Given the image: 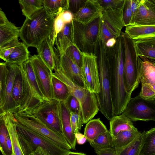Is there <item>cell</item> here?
<instances>
[{"instance_id":"6da1fadb","label":"cell","mask_w":155,"mask_h":155,"mask_svg":"<svg viewBox=\"0 0 155 155\" xmlns=\"http://www.w3.org/2000/svg\"><path fill=\"white\" fill-rule=\"evenodd\" d=\"M112 47L106 48L110 67V91L115 115L121 114L131 97L125 89L123 70L124 47L122 36Z\"/></svg>"},{"instance_id":"7a4b0ae2","label":"cell","mask_w":155,"mask_h":155,"mask_svg":"<svg viewBox=\"0 0 155 155\" xmlns=\"http://www.w3.org/2000/svg\"><path fill=\"white\" fill-rule=\"evenodd\" d=\"M55 17L50 15L44 7L25 20L20 29L19 37L28 47L37 48L51 36Z\"/></svg>"},{"instance_id":"3957f363","label":"cell","mask_w":155,"mask_h":155,"mask_svg":"<svg viewBox=\"0 0 155 155\" xmlns=\"http://www.w3.org/2000/svg\"><path fill=\"white\" fill-rule=\"evenodd\" d=\"M105 44L100 39L96 55L97 56L100 91L95 94L99 110L108 120L115 116L110 91V67Z\"/></svg>"},{"instance_id":"277c9868","label":"cell","mask_w":155,"mask_h":155,"mask_svg":"<svg viewBox=\"0 0 155 155\" xmlns=\"http://www.w3.org/2000/svg\"><path fill=\"white\" fill-rule=\"evenodd\" d=\"M52 74L67 85L71 94L78 101L84 124H87L99 111L95 94L88 89L75 84L58 68L54 70Z\"/></svg>"},{"instance_id":"5b68a950","label":"cell","mask_w":155,"mask_h":155,"mask_svg":"<svg viewBox=\"0 0 155 155\" xmlns=\"http://www.w3.org/2000/svg\"><path fill=\"white\" fill-rule=\"evenodd\" d=\"M17 127L18 131L21 135L20 142L25 155H29L39 147L45 150L49 155H68L71 151L60 147L49 139L17 121Z\"/></svg>"},{"instance_id":"8992f818","label":"cell","mask_w":155,"mask_h":155,"mask_svg":"<svg viewBox=\"0 0 155 155\" xmlns=\"http://www.w3.org/2000/svg\"><path fill=\"white\" fill-rule=\"evenodd\" d=\"M124 47L123 77L126 92L131 94L141 82L134 40L121 32Z\"/></svg>"},{"instance_id":"52a82bcc","label":"cell","mask_w":155,"mask_h":155,"mask_svg":"<svg viewBox=\"0 0 155 155\" xmlns=\"http://www.w3.org/2000/svg\"><path fill=\"white\" fill-rule=\"evenodd\" d=\"M101 17L86 25L73 19L75 44L81 52L96 54L100 39Z\"/></svg>"},{"instance_id":"ba28073f","label":"cell","mask_w":155,"mask_h":155,"mask_svg":"<svg viewBox=\"0 0 155 155\" xmlns=\"http://www.w3.org/2000/svg\"><path fill=\"white\" fill-rule=\"evenodd\" d=\"M23 94L22 104L18 113L30 109L48 100L41 91L29 59L21 64Z\"/></svg>"},{"instance_id":"9c48e42d","label":"cell","mask_w":155,"mask_h":155,"mask_svg":"<svg viewBox=\"0 0 155 155\" xmlns=\"http://www.w3.org/2000/svg\"><path fill=\"white\" fill-rule=\"evenodd\" d=\"M19 64L0 63V113H18L19 109L12 96L13 85Z\"/></svg>"},{"instance_id":"30bf717a","label":"cell","mask_w":155,"mask_h":155,"mask_svg":"<svg viewBox=\"0 0 155 155\" xmlns=\"http://www.w3.org/2000/svg\"><path fill=\"white\" fill-rule=\"evenodd\" d=\"M22 112L37 117L49 128L63 136L59 113V101L55 99L45 100Z\"/></svg>"},{"instance_id":"8fae6325","label":"cell","mask_w":155,"mask_h":155,"mask_svg":"<svg viewBox=\"0 0 155 155\" xmlns=\"http://www.w3.org/2000/svg\"><path fill=\"white\" fill-rule=\"evenodd\" d=\"M13 114L18 123L49 139L62 148L72 149L62 134L49 128L37 117L23 112Z\"/></svg>"},{"instance_id":"7c38bea8","label":"cell","mask_w":155,"mask_h":155,"mask_svg":"<svg viewBox=\"0 0 155 155\" xmlns=\"http://www.w3.org/2000/svg\"><path fill=\"white\" fill-rule=\"evenodd\" d=\"M123 7H108L103 10L101 17L100 38L105 44L109 39H117L121 35L124 26L122 16Z\"/></svg>"},{"instance_id":"4fadbf2b","label":"cell","mask_w":155,"mask_h":155,"mask_svg":"<svg viewBox=\"0 0 155 155\" xmlns=\"http://www.w3.org/2000/svg\"><path fill=\"white\" fill-rule=\"evenodd\" d=\"M122 114L132 121H155V101L144 99L139 95L131 98Z\"/></svg>"},{"instance_id":"5bb4252c","label":"cell","mask_w":155,"mask_h":155,"mask_svg":"<svg viewBox=\"0 0 155 155\" xmlns=\"http://www.w3.org/2000/svg\"><path fill=\"white\" fill-rule=\"evenodd\" d=\"M29 59L43 95L48 100L53 99L51 83L52 72L38 54L31 56Z\"/></svg>"},{"instance_id":"9a60e30c","label":"cell","mask_w":155,"mask_h":155,"mask_svg":"<svg viewBox=\"0 0 155 155\" xmlns=\"http://www.w3.org/2000/svg\"><path fill=\"white\" fill-rule=\"evenodd\" d=\"M81 53L83 62L81 71L87 89L95 94H98L100 86L97 56L92 53Z\"/></svg>"},{"instance_id":"2e32d148","label":"cell","mask_w":155,"mask_h":155,"mask_svg":"<svg viewBox=\"0 0 155 155\" xmlns=\"http://www.w3.org/2000/svg\"><path fill=\"white\" fill-rule=\"evenodd\" d=\"M103 10L98 0H86L82 7L73 14V20L87 24L101 16Z\"/></svg>"},{"instance_id":"e0dca14e","label":"cell","mask_w":155,"mask_h":155,"mask_svg":"<svg viewBox=\"0 0 155 155\" xmlns=\"http://www.w3.org/2000/svg\"><path fill=\"white\" fill-rule=\"evenodd\" d=\"M51 36L46 38L37 49L38 54L51 72L60 65V54L54 46Z\"/></svg>"},{"instance_id":"ac0fdd59","label":"cell","mask_w":155,"mask_h":155,"mask_svg":"<svg viewBox=\"0 0 155 155\" xmlns=\"http://www.w3.org/2000/svg\"><path fill=\"white\" fill-rule=\"evenodd\" d=\"M59 68L72 82L81 87L87 89L82 75L81 68L67 55L60 56Z\"/></svg>"},{"instance_id":"d6986e66","label":"cell","mask_w":155,"mask_h":155,"mask_svg":"<svg viewBox=\"0 0 155 155\" xmlns=\"http://www.w3.org/2000/svg\"><path fill=\"white\" fill-rule=\"evenodd\" d=\"M131 24L155 25V4L153 0H142L132 18Z\"/></svg>"},{"instance_id":"ffe728a7","label":"cell","mask_w":155,"mask_h":155,"mask_svg":"<svg viewBox=\"0 0 155 155\" xmlns=\"http://www.w3.org/2000/svg\"><path fill=\"white\" fill-rule=\"evenodd\" d=\"M59 107L63 136L72 149L75 150L77 139L71 124V112L65 101H59Z\"/></svg>"},{"instance_id":"44dd1931","label":"cell","mask_w":155,"mask_h":155,"mask_svg":"<svg viewBox=\"0 0 155 155\" xmlns=\"http://www.w3.org/2000/svg\"><path fill=\"white\" fill-rule=\"evenodd\" d=\"M2 115L7 129L12 146L11 155H25L19 139L16 120L13 113L9 112L0 113Z\"/></svg>"},{"instance_id":"7402d4cb","label":"cell","mask_w":155,"mask_h":155,"mask_svg":"<svg viewBox=\"0 0 155 155\" xmlns=\"http://www.w3.org/2000/svg\"><path fill=\"white\" fill-rule=\"evenodd\" d=\"M54 44L56 45L61 56L65 54L66 50L69 47L75 45L73 21L65 24L63 29L58 35Z\"/></svg>"},{"instance_id":"603a6c76","label":"cell","mask_w":155,"mask_h":155,"mask_svg":"<svg viewBox=\"0 0 155 155\" xmlns=\"http://www.w3.org/2000/svg\"><path fill=\"white\" fill-rule=\"evenodd\" d=\"M141 84L155 85V60L137 56Z\"/></svg>"},{"instance_id":"cb8c5ba5","label":"cell","mask_w":155,"mask_h":155,"mask_svg":"<svg viewBox=\"0 0 155 155\" xmlns=\"http://www.w3.org/2000/svg\"><path fill=\"white\" fill-rule=\"evenodd\" d=\"M125 33L134 40L155 37V25L130 24L126 26Z\"/></svg>"},{"instance_id":"d4e9b609","label":"cell","mask_w":155,"mask_h":155,"mask_svg":"<svg viewBox=\"0 0 155 155\" xmlns=\"http://www.w3.org/2000/svg\"><path fill=\"white\" fill-rule=\"evenodd\" d=\"M137 56L155 60V37L134 40Z\"/></svg>"},{"instance_id":"484cf974","label":"cell","mask_w":155,"mask_h":155,"mask_svg":"<svg viewBox=\"0 0 155 155\" xmlns=\"http://www.w3.org/2000/svg\"><path fill=\"white\" fill-rule=\"evenodd\" d=\"M132 121L123 114L115 115L110 120L109 131L113 138L119 132L135 128Z\"/></svg>"},{"instance_id":"4316f807","label":"cell","mask_w":155,"mask_h":155,"mask_svg":"<svg viewBox=\"0 0 155 155\" xmlns=\"http://www.w3.org/2000/svg\"><path fill=\"white\" fill-rule=\"evenodd\" d=\"M108 130L106 126L100 118L92 119L86 124L84 135L87 141L89 142Z\"/></svg>"},{"instance_id":"83f0119b","label":"cell","mask_w":155,"mask_h":155,"mask_svg":"<svg viewBox=\"0 0 155 155\" xmlns=\"http://www.w3.org/2000/svg\"><path fill=\"white\" fill-rule=\"evenodd\" d=\"M145 131L140 132L128 145L122 147L114 148L117 155H139L143 143Z\"/></svg>"},{"instance_id":"f1b7e54d","label":"cell","mask_w":155,"mask_h":155,"mask_svg":"<svg viewBox=\"0 0 155 155\" xmlns=\"http://www.w3.org/2000/svg\"><path fill=\"white\" fill-rule=\"evenodd\" d=\"M20 29L9 20L0 25V47L19 37Z\"/></svg>"},{"instance_id":"f546056e","label":"cell","mask_w":155,"mask_h":155,"mask_svg":"<svg viewBox=\"0 0 155 155\" xmlns=\"http://www.w3.org/2000/svg\"><path fill=\"white\" fill-rule=\"evenodd\" d=\"M51 83L53 99L65 101L71 94L67 85L52 73Z\"/></svg>"},{"instance_id":"4dcf8cb0","label":"cell","mask_w":155,"mask_h":155,"mask_svg":"<svg viewBox=\"0 0 155 155\" xmlns=\"http://www.w3.org/2000/svg\"><path fill=\"white\" fill-rule=\"evenodd\" d=\"M28 47L23 42H20L9 55L5 62L8 64H21L28 61L30 52Z\"/></svg>"},{"instance_id":"1f68e13d","label":"cell","mask_w":155,"mask_h":155,"mask_svg":"<svg viewBox=\"0 0 155 155\" xmlns=\"http://www.w3.org/2000/svg\"><path fill=\"white\" fill-rule=\"evenodd\" d=\"M42 4L48 14L55 18L63 12L68 11L69 0H42Z\"/></svg>"},{"instance_id":"d6a6232c","label":"cell","mask_w":155,"mask_h":155,"mask_svg":"<svg viewBox=\"0 0 155 155\" xmlns=\"http://www.w3.org/2000/svg\"><path fill=\"white\" fill-rule=\"evenodd\" d=\"M23 94V82L21 74V64L19 65L15 76L12 91L13 98L19 110L22 104Z\"/></svg>"},{"instance_id":"836d02e7","label":"cell","mask_w":155,"mask_h":155,"mask_svg":"<svg viewBox=\"0 0 155 155\" xmlns=\"http://www.w3.org/2000/svg\"><path fill=\"white\" fill-rule=\"evenodd\" d=\"M140 132L135 127L131 130L119 132L113 138L114 147H122L128 145L132 142Z\"/></svg>"},{"instance_id":"e575fe53","label":"cell","mask_w":155,"mask_h":155,"mask_svg":"<svg viewBox=\"0 0 155 155\" xmlns=\"http://www.w3.org/2000/svg\"><path fill=\"white\" fill-rule=\"evenodd\" d=\"M139 155H155V127L145 131Z\"/></svg>"},{"instance_id":"d590c367","label":"cell","mask_w":155,"mask_h":155,"mask_svg":"<svg viewBox=\"0 0 155 155\" xmlns=\"http://www.w3.org/2000/svg\"><path fill=\"white\" fill-rule=\"evenodd\" d=\"M22 14L28 18L43 7L42 0H19Z\"/></svg>"},{"instance_id":"8d00e7d4","label":"cell","mask_w":155,"mask_h":155,"mask_svg":"<svg viewBox=\"0 0 155 155\" xmlns=\"http://www.w3.org/2000/svg\"><path fill=\"white\" fill-rule=\"evenodd\" d=\"M89 142L94 149L109 148L114 147L113 138L108 130Z\"/></svg>"},{"instance_id":"74e56055","label":"cell","mask_w":155,"mask_h":155,"mask_svg":"<svg viewBox=\"0 0 155 155\" xmlns=\"http://www.w3.org/2000/svg\"><path fill=\"white\" fill-rule=\"evenodd\" d=\"M8 135L3 115L0 114V149L2 155H11L7 145V138Z\"/></svg>"},{"instance_id":"f35d334b","label":"cell","mask_w":155,"mask_h":155,"mask_svg":"<svg viewBox=\"0 0 155 155\" xmlns=\"http://www.w3.org/2000/svg\"><path fill=\"white\" fill-rule=\"evenodd\" d=\"M65 54L79 67L81 68L83 62V56L81 52L76 45L69 47Z\"/></svg>"},{"instance_id":"ab89813d","label":"cell","mask_w":155,"mask_h":155,"mask_svg":"<svg viewBox=\"0 0 155 155\" xmlns=\"http://www.w3.org/2000/svg\"><path fill=\"white\" fill-rule=\"evenodd\" d=\"M18 38H15L0 47V58L5 62L15 47L20 43Z\"/></svg>"},{"instance_id":"60d3db41","label":"cell","mask_w":155,"mask_h":155,"mask_svg":"<svg viewBox=\"0 0 155 155\" xmlns=\"http://www.w3.org/2000/svg\"><path fill=\"white\" fill-rule=\"evenodd\" d=\"M139 95L145 100H155V85L141 84V88Z\"/></svg>"},{"instance_id":"b9f144b4","label":"cell","mask_w":155,"mask_h":155,"mask_svg":"<svg viewBox=\"0 0 155 155\" xmlns=\"http://www.w3.org/2000/svg\"><path fill=\"white\" fill-rule=\"evenodd\" d=\"M62 13L58 15L55 18L52 31L51 36L52 42L54 44L55 40L58 35L63 29L65 25L62 18Z\"/></svg>"},{"instance_id":"7bdbcfd3","label":"cell","mask_w":155,"mask_h":155,"mask_svg":"<svg viewBox=\"0 0 155 155\" xmlns=\"http://www.w3.org/2000/svg\"><path fill=\"white\" fill-rule=\"evenodd\" d=\"M123 20L124 26L131 24L132 12L131 8L130 0H124L122 12Z\"/></svg>"},{"instance_id":"ee69618b","label":"cell","mask_w":155,"mask_h":155,"mask_svg":"<svg viewBox=\"0 0 155 155\" xmlns=\"http://www.w3.org/2000/svg\"><path fill=\"white\" fill-rule=\"evenodd\" d=\"M70 120L73 130L75 134L81 130L83 121L80 114L73 112H71Z\"/></svg>"},{"instance_id":"f6af8a7d","label":"cell","mask_w":155,"mask_h":155,"mask_svg":"<svg viewBox=\"0 0 155 155\" xmlns=\"http://www.w3.org/2000/svg\"><path fill=\"white\" fill-rule=\"evenodd\" d=\"M65 102L71 112L78 113L81 116L80 104L78 100L73 95L71 94Z\"/></svg>"},{"instance_id":"bcb514c9","label":"cell","mask_w":155,"mask_h":155,"mask_svg":"<svg viewBox=\"0 0 155 155\" xmlns=\"http://www.w3.org/2000/svg\"><path fill=\"white\" fill-rule=\"evenodd\" d=\"M104 9L108 7L121 8L124 5V0H98Z\"/></svg>"},{"instance_id":"7dc6e473","label":"cell","mask_w":155,"mask_h":155,"mask_svg":"<svg viewBox=\"0 0 155 155\" xmlns=\"http://www.w3.org/2000/svg\"><path fill=\"white\" fill-rule=\"evenodd\" d=\"M86 0H69L68 11L74 14L83 5Z\"/></svg>"},{"instance_id":"c3c4849f","label":"cell","mask_w":155,"mask_h":155,"mask_svg":"<svg viewBox=\"0 0 155 155\" xmlns=\"http://www.w3.org/2000/svg\"><path fill=\"white\" fill-rule=\"evenodd\" d=\"M94 149L97 155H117L114 147L109 148H95Z\"/></svg>"},{"instance_id":"681fc988","label":"cell","mask_w":155,"mask_h":155,"mask_svg":"<svg viewBox=\"0 0 155 155\" xmlns=\"http://www.w3.org/2000/svg\"><path fill=\"white\" fill-rule=\"evenodd\" d=\"M61 17L65 24L71 23L73 19V14L69 11L63 12L61 14Z\"/></svg>"},{"instance_id":"f907efd6","label":"cell","mask_w":155,"mask_h":155,"mask_svg":"<svg viewBox=\"0 0 155 155\" xmlns=\"http://www.w3.org/2000/svg\"><path fill=\"white\" fill-rule=\"evenodd\" d=\"M142 0H130V7L132 12V18L136 13L137 9L141 5Z\"/></svg>"},{"instance_id":"816d5d0a","label":"cell","mask_w":155,"mask_h":155,"mask_svg":"<svg viewBox=\"0 0 155 155\" xmlns=\"http://www.w3.org/2000/svg\"><path fill=\"white\" fill-rule=\"evenodd\" d=\"M29 155H49V154L45 150L39 147H37Z\"/></svg>"},{"instance_id":"f5cc1de1","label":"cell","mask_w":155,"mask_h":155,"mask_svg":"<svg viewBox=\"0 0 155 155\" xmlns=\"http://www.w3.org/2000/svg\"><path fill=\"white\" fill-rule=\"evenodd\" d=\"M77 139V142L79 144H82L84 143L87 140L86 137L84 134L79 132L75 134Z\"/></svg>"},{"instance_id":"db71d44e","label":"cell","mask_w":155,"mask_h":155,"mask_svg":"<svg viewBox=\"0 0 155 155\" xmlns=\"http://www.w3.org/2000/svg\"><path fill=\"white\" fill-rule=\"evenodd\" d=\"M8 21L5 13L0 8V25L4 24Z\"/></svg>"},{"instance_id":"11a10c76","label":"cell","mask_w":155,"mask_h":155,"mask_svg":"<svg viewBox=\"0 0 155 155\" xmlns=\"http://www.w3.org/2000/svg\"><path fill=\"white\" fill-rule=\"evenodd\" d=\"M117 41L116 39L114 38H110L107 41L105 45L107 48H110L113 47L116 44Z\"/></svg>"},{"instance_id":"9f6ffc18","label":"cell","mask_w":155,"mask_h":155,"mask_svg":"<svg viewBox=\"0 0 155 155\" xmlns=\"http://www.w3.org/2000/svg\"><path fill=\"white\" fill-rule=\"evenodd\" d=\"M7 145L9 151L12 154V144L9 135L8 136L7 138Z\"/></svg>"},{"instance_id":"6f0895ef","label":"cell","mask_w":155,"mask_h":155,"mask_svg":"<svg viewBox=\"0 0 155 155\" xmlns=\"http://www.w3.org/2000/svg\"><path fill=\"white\" fill-rule=\"evenodd\" d=\"M68 155H87L84 153L81 152H71Z\"/></svg>"},{"instance_id":"680465c9","label":"cell","mask_w":155,"mask_h":155,"mask_svg":"<svg viewBox=\"0 0 155 155\" xmlns=\"http://www.w3.org/2000/svg\"><path fill=\"white\" fill-rule=\"evenodd\" d=\"M155 4V0H153Z\"/></svg>"}]
</instances>
